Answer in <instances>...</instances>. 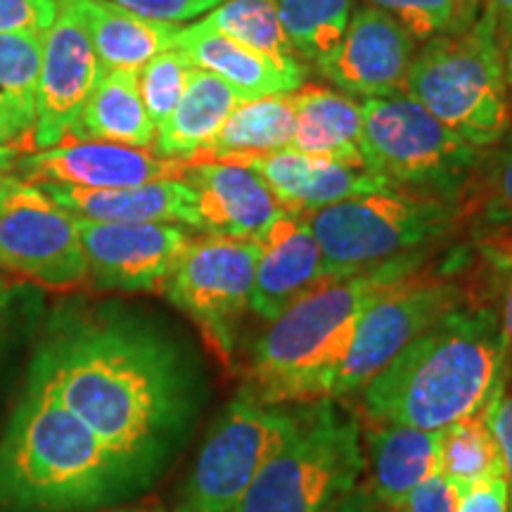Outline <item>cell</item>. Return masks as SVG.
Segmentation results:
<instances>
[{
  "label": "cell",
  "instance_id": "27",
  "mask_svg": "<svg viewBox=\"0 0 512 512\" xmlns=\"http://www.w3.org/2000/svg\"><path fill=\"white\" fill-rule=\"evenodd\" d=\"M294 131H297V110H294L292 93L242 100L223 121L221 131L188 164L228 162V159L283 152L290 147Z\"/></svg>",
  "mask_w": 512,
  "mask_h": 512
},
{
  "label": "cell",
  "instance_id": "49",
  "mask_svg": "<svg viewBox=\"0 0 512 512\" xmlns=\"http://www.w3.org/2000/svg\"><path fill=\"white\" fill-rule=\"evenodd\" d=\"M10 283H8V280H5V278H0V294H3V292H8L10 290Z\"/></svg>",
  "mask_w": 512,
  "mask_h": 512
},
{
  "label": "cell",
  "instance_id": "26",
  "mask_svg": "<svg viewBox=\"0 0 512 512\" xmlns=\"http://www.w3.org/2000/svg\"><path fill=\"white\" fill-rule=\"evenodd\" d=\"M157 128L147 114L138 88V72H105L98 86L86 100L79 119L69 128L67 143L72 140H102L131 147L155 145Z\"/></svg>",
  "mask_w": 512,
  "mask_h": 512
},
{
  "label": "cell",
  "instance_id": "20",
  "mask_svg": "<svg viewBox=\"0 0 512 512\" xmlns=\"http://www.w3.org/2000/svg\"><path fill=\"white\" fill-rule=\"evenodd\" d=\"M38 188L81 221L174 223L197 230L195 192L183 181V176L114 190H79L64 185H38Z\"/></svg>",
  "mask_w": 512,
  "mask_h": 512
},
{
  "label": "cell",
  "instance_id": "28",
  "mask_svg": "<svg viewBox=\"0 0 512 512\" xmlns=\"http://www.w3.org/2000/svg\"><path fill=\"white\" fill-rule=\"evenodd\" d=\"M43 38L38 34H0V117L17 140L36 124Z\"/></svg>",
  "mask_w": 512,
  "mask_h": 512
},
{
  "label": "cell",
  "instance_id": "1",
  "mask_svg": "<svg viewBox=\"0 0 512 512\" xmlns=\"http://www.w3.org/2000/svg\"><path fill=\"white\" fill-rule=\"evenodd\" d=\"M29 368L110 446L140 489L178 458L207 396L188 344L155 313L124 299H57Z\"/></svg>",
  "mask_w": 512,
  "mask_h": 512
},
{
  "label": "cell",
  "instance_id": "3",
  "mask_svg": "<svg viewBox=\"0 0 512 512\" xmlns=\"http://www.w3.org/2000/svg\"><path fill=\"white\" fill-rule=\"evenodd\" d=\"M138 491L110 446L29 368L0 434V512H91Z\"/></svg>",
  "mask_w": 512,
  "mask_h": 512
},
{
  "label": "cell",
  "instance_id": "45",
  "mask_svg": "<svg viewBox=\"0 0 512 512\" xmlns=\"http://www.w3.org/2000/svg\"><path fill=\"white\" fill-rule=\"evenodd\" d=\"M479 12H482V0H458V19L453 31H463L470 27L479 17Z\"/></svg>",
  "mask_w": 512,
  "mask_h": 512
},
{
  "label": "cell",
  "instance_id": "32",
  "mask_svg": "<svg viewBox=\"0 0 512 512\" xmlns=\"http://www.w3.org/2000/svg\"><path fill=\"white\" fill-rule=\"evenodd\" d=\"M192 64L178 48H169L164 53L152 57L150 62L143 64L138 72V88L140 98L152 124L162 126L171 112L181 102L185 86H188Z\"/></svg>",
  "mask_w": 512,
  "mask_h": 512
},
{
  "label": "cell",
  "instance_id": "41",
  "mask_svg": "<svg viewBox=\"0 0 512 512\" xmlns=\"http://www.w3.org/2000/svg\"><path fill=\"white\" fill-rule=\"evenodd\" d=\"M22 287L12 285L8 292L0 294V356H3L5 347H8L12 323H15L17 311L22 309Z\"/></svg>",
  "mask_w": 512,
  "mask_h": 512
},
{
  "label": "cell",
  "instance_id": "30",
  "mask_svg": "<svg viewBox=\"0 0 512 512\" xmlns=\"http://www.w3.org/2000/svg\"><path fill=\"white\" fill-rule=\"evenodd\" d=\"M202 22L285 67L304 64L292 50L290 38L280 24L275 0H223L202 17Z\"/></svg>",
  "mask_w": 512,
  "mask_h": 512
},
{
  "label": "cell",
  "instance_id": "7",
  "mask_svg": "<svg viewBox=\"0 0 512 512\" xmlns=\"http://www.w3.org/2000/svg\"><path fill=\"white\" fill-rule=\"evenodd\" d=\"M465 214L467 202L387 188L304 216L318 240L328 278H344L396 256L432 249L456 233Z\"/></svg>",
  "mask_w": 512,
  "mask_h": 512
},
{
  "label": "cell",
  "instance_id": "39",
  "mask_svg": "<svg viewBox=\"0 0 512 512\" xmlns=\"http://www.w3.org/2000/svg\"><path fill=\"white\" fill-rule=\"evenodd\" d=\"M458 512H508V482L505 470L486 477L463 491Z\"/></svg>",
  "mask_w": 512,
  "mask_h": 512
},
{
  "label": "cell",
  "instance_id": "40",
  "mask_svg": "<svg viewBox=\"0 0 512 512\" xmlns=\"http://www.w3.org/2000/svg\"><path fill=\"white\" fill-rule=\"evenodd\" d=\"M489 420L494 437L498 441L505 467V482H508V512H512V387L498 396L489 408Z\"/></svg>",
  "mask_w": 512,
  "mask_h": 512
},
{
  "label": "cell",
  "instance_id": "37",
  "mask_svg": "<svg viewBox=\"0 0 512 512\" xmlns=\"http://www.w3.org/2000/svg\"><path fill=\"white\" fill-rule=\"evenodd\" d=\"M121 8L136 12L140 17L157 19V22L183 24L190 19L207 15L221 5L223 0H112Z\"/></svg>",
  "mask_w": 512,
  "mask_h": 512
},
{
  "label": "cell",
  "instance_id": "16",
  "mask_svg": "<svg viewBox=\"0 0 512 512\" xmlns=\"http://www.w3.org/2000/svg\"><path fill=\"white\" fill-rule=\"evenodd\" d=\"M183 171V162L157 157L145 147L102 140H69L50 150L29 152L17 162L22 181L79 190L133 188L162 178H181Z\"/></svg>",
  "mask_w": 512,
  "mask_h": 512
},
{
  "label": "cell",
  "instance_id": "21",
  "mask_svg": "<svg viewBox=\"0 0 512 512\" xmlns=\"http://www.w3.org/2000/svg\"><path fill=\"white\" fill-rule=\"evenodd\" d=\"M174 48L181 50L195 67L207 69L221 81H226L242 100L294 93L306 83L304 64L285 67V64L219 34L216 29L207 27L202 19L181 29Z\"/></svg>",
  "mask_w": 512,
  "mask_h": 512
},
{
  "label": "cell",
  "instance_id": "6",
  "mask_svg": "<svg viewBox=\"0 0 512 512\" xmlns=\"http://www.w3.org/2000/svg\"><path fill=\"white\" fill-rule=\"evenodd\" d=\"M363 430L335 399L299 403L290 437L256 475L235 512H330L363 482Z\"/></svg>",
  "mask_w": 512,
  "mask_h": 512
},
{
  "label": "cell",
  "instance_id": "19",
  "mask_svg": "<svg viewBox=\"0 0 512 512\" xmlns=\"http://www.w3.org/2000/svg\"><path fill=\"white\" fill-rule=\"evenodd\" d=\"M228 162L245 164L264 178L280 207L292 214H313L349 197L392 188L366 166H349L323 157L283 150L259 157H240Z\"/></svg>",
  "mask_w": 512,
  "mask_h": 512
},
{
  "label": "cell",
  "instance_id": "47",
  "mask_svg": "<svg viewBox=\"0 0 512 512\" xmlns=\"http://www.w3.org/2000/svg\"><path fill=\"white\" fill-rule=\"evenodd\" d=\"M0 145H17V136L10 131V126L5 124L3 117H0Z\"/></svg>",
  "mask_w": 512,
  "mask_h": 512
},
{
  "label": "cell",
  "instance_id": "12",
  "mask_svg": "<svg viewBox=\"0 0 512 512\" xmlns=\"http://www.w3.org/2000/svg\"><path fill=\"white\" fill-rule=\"evenodd\" d=\"M0 268L55 290L88 283L76 219L22 178L0 190Z\"/></svg>",
  "mask_w": 512,
  "mask_h": 512
},
{
  "label": "cell",
  "instance_id": "8",
  "mask_svg": "<svg viewBox=\"0 0 512 512\" xmlns=\"http://www.w3.org/2000/svg\"><path fill=\"white\" fill-rule=\"evenodd\" d=\"M363 162L392 188L467 202L484 155L408 95L361 102Z\"/></svg>",
  "mask_w": 512,
  "mask_h": 512
},
{
  "label": "cell",
  "instance_id": "13",
  "mask_svg": "<svg viewBox=\"0 0 512 512\" xmlns=\"http://www.w3.org/2000/svg\"><path fill=\"white\" fill-rule=\"evenodd\" d=\"M81 249L88 283L95 292H162L178 256L190 242V228L174 223L81 221Z\"/></svg>",
  "mask_w": 512,
  "mask_h": 512
},
{
  "label": "cell",
  "instance_id": "4",
  "mask_svg": "<svg viewBox=\"0 0 512 512\" xmlns=\"http://www.w3.org/2000/svg\"><path fill=\"white\" fill-rule=\"evenodd\" d=\"M430 254L432 249H420L361 273L328 278L299 297L256 339L242 392L271 406L316 401L370 302L384 287L425 266Z\"/></svg>",
  "mask_w": 512,
  "mask_h": 512
},
{
  "label": "cell",
  "instance_id": "29",
  "mask_svg": "<svg viewBox=\"0 0 512 512\" xmlns=\"http://www.w3.org/2000/svg\"><path fill=\"white\" fill-rule=\"evenodd\" d=\"M434 434H437V472L460 491L505 470L501 448L491 430L489 411L453 422Z\"/></svg>",
  "mask_w": 512,
  "mask_h": 512
},
{
  "label": "cell",
  "instance_id": "2",
  "mask_svg": "<svg viewBox=\"0 0 512 512\" xmlns=\"http://www.w3.org/2000/svg\"><path fill=\"white\" fill-rule=\"evenodd\" d=\"M510 375L496 306L470 297L413 339L358 396L373 422L439 432L489 411Z\"/></svg>",
  "mask_w": 512,
  "mask_h": 512
},
{
  "label": "cell",
  "instance_id": "25",
  "mask_svg": "<svg viewBox=\"0 0 512 512\" xmlns=\"http://www.w3.org/2000/svg\"><path fill=\"white\" fill-rule=\"evenodd\" d=\"M242 98L226 81L207 69L192 67L188 86L171 117L157 126L152 152L157 157L188 164L230 117Z\"/></svg>",
  "mask_w": 512,
  "mask_h": 512
},
{
  "label": "cell",
  "instance_id": "43",
  "mask_svg": "<svg viewBox=\"0 0 512 512\" xmlns=\"http://www.w3.org/2000/svg\"><path fill=\"white\" fill-rule=\"evenodd\" d=\"M22 157L19 145H0V190L17 181V162Z\"/></svg>",
  "mask_w": 512,
  "mask_h": 512
},
{
  "label": "cell",
  "instance_id": "42",
  "mask_svg": "<svg viewBox=\"0 0 512 512\" xmlns=\"http://www.w3.org/2000/svg\"><path fill=\"white\" fill-rule=\"evenodd\" d=\"M375 508H377V498L373 494V489H370V482H361L330 512H375Z\"/></svg>",
  "mask_w": 512,
  "mask_h": 512
},
{
  "label": "cell",
  "instance_id": "9",
  "mask_svg": "<svg viewBox=\"0 0 512 512\" xmlns=\"http://www.w3.org/2000/svg\"><path fill=\"white\" fill-rule=\"evenodd\" d=\"M460 266L448 261L434 271L430 261L377 294L358 320L356 335L337 368L320 384L318 399H347L380 375L413 339L472 297Z\"/></svg>",
  "mask_w": 512,
  "mask_h": 512
},
{
  "label": "cell",
  "instance_id": "17",
  "mask_svg": "<svg viewBox=\"0 0 512 512\" xmlns=\"http://www.w3.org/2000/svg\"><path fill=\"white\" fill-rule=\"evenodd\" d=\"M259 247L249 311L266 323L328 280L318 240L304 214L285 211L254 238Z\"/></svg>",
  "mask_w": 512,
  "mask_h": 512
},
{
  "label": "cell",
  "instance_id": "10",
  "mask_svg": "<svg viewBox=\"0 0 512 512\" xmlns=\"http://www.w3.org/2000/svg\"><path fill=\"white\" fill-rule=\"evenodd\" d=\"M299 403L271 406L240 392L211 422L171 512H235L290 437Z\"/></svg>",
  "mask_w": 512,
  "mask_h": 512
},
{
  "label": "cell",
  "instance_id": "44",
  "mask_svg": "<svg viewBox=\"0 0 512 512\" xmlns=\"http://www.w3.org/2000/svg\"><path fill=\"white\" fill-rule=\"evenodd\" d=\"M482 12L494 19L498 36L512 27V0H482Z\"/></svg>",
  "mask_w": 512,
  "mask_h": 512
},
{
  "label": "cell",
  "instance_id": "48",
  "mask_svg": "<svg viewBox=\"0 0 512 512\" xmlns=\"http://www.w3.org/2000/svg\"><path fill=\"white\" fill-rule=\"evenodd\" d=\"M114 512H164L162 508H152V505H140V508H121Z\"/></svg>",
  "mask_w": 512,
  "mask_h": 512
},
{
  "label": "cell",
  "instance_id": "38",
  "mask_svg": "<svg viewBox=\"0 0 512 512\" xmlns=\"http://www.w3.org/2000/svg\"><path fill=\"white\" fill-rule=\"evenodd\" d=\"M460 501H463V491L434 472L420 486H415L399 512H458Z\"/></svg>",
  "mask_w": 512,
  "mask_h": 512
},
{
  "label": "cell",
  "instance_id": "33",
  "mask_svg": "<svg viewBox=\"0 0 512 512\" xmlns=\"http://www.w3.org/2000/svg\"><path fill=\"white\" fill-rule=\"evenodd\" d=\"M399 22L415 43L456 29L458 0H366Z\"/></svg>",
  "mask_w": 512,
  "mask_h": 512
},
{
  "label": "cell",
  "instance_id": "15",
  "mask_svg": "<svg viewBox=\"0 0 512 512\" xmlns=\"http://www.w3.org/2000/svg\"><path fill=\"white\" fill-rule=\"evenodd\" d=\"M415 41L392 17L373 5H358L339 46L316 64L332 86L356 98H389L403 93Z\"/></svg>",
  "mask_w": 512,
  "mask_h": 512
},
{
  "label": "cell",
  "instance_id": "23",
  "mask_svg": "<svg viewBox=\"0 0 512 512\" xmlns=\"http://www.w3.org/2000/svg\"><path fill=\"white\" fill-rule=\"evenodd\" d=\"M292 100L297 110V131L287 150L349 166H366L361 150V102L313 83H304L294 91Z\"/></svg>",
  "mask_w": 512,
  "mask_h": 512
},
{
  "label": "cell",
  "instance_id": "14",
  "mask_svg": "<svg viewBox=\"0 0 512 512\" xmlns=\"http://www.w3.org/2000/svg\"><path fill=\"white\" fill-rule=\"evenodd\" d=\"M102 74L81 15L72 0H60L55 24L43 38L36 124L29 136L34 152L64 143Z\"/></svg>",
  "mask_w": 512,
  "mask_h": 512
},
{
  "label": "cell",
  "instance_id": "18",
  "mask_svg": "<svg viewBox=\"0 0 512 512\" xmlns=\"http://www.w3.org/2000/svg\"><path fill=\"white\" fill-rule=\"evenodd\" d=\"M183 181L195 192L200 233L254 240L280 214H285L264 178L245 164H185Z\"/></svg>",
  "mask_w": 512,
  "mask_h": 512
},
{
  "label": "cell",
  "instance_id": "34",
  "mask_svg": "<svg viewBox=\"0 0 512 512\" xmlns=\"http://www.w3.org/2000/svg\"><path fill=\"white\" fill-rule=\"evenodd\" d=\"M479 249H482L484 264L489 268V283L496 297L494 306L512 354V238L491 235Z\"/></svg>",
  "mask_w": 512,
  "mask_h": 512
},
{
  "label": "cell",
  "instance_id": "36",
  "mask_svg": "<svg viewBox=\"0 0 512 512\" xmlns=\"http://www.w3.org/2000/svg\"><path fill=\"white\" fill-rule=\"evenodd\" d=\"M496 147L498 150L484 162L486 181L491 190L489 214L496 223H512V126Z\"/></svg>",
  "mask_w": 512,
  "mask_h": 512
},
{
  "label": "cell",
  "instance_id": "50",
  "mask_svg": "<svg viewBox=\"0 0 512 512\" xmlns=\"http://www.w3.org/2000/svg\"><path fill=\"white\" fill-rule=\"evenodd\" d=\"M375 512H399V510H392V508H384V505H380V503H377V508H375Z\"/></svg>",
  "mask_w": 512,
  "mask_h": 512
},
{
  "label": "cell",
  "instance_id": "5",
  "mask_svg": "<svg viewBox=\"0 0 512 512\" xmlns=\"http://www.w3.org/2000/svg\"><path fill=\"white\" fill-rule=\"evenodd\" d=\"M403 95L477 150L501 143L512 126V100L494 19L479 12L467 29L425 41L408 67Z\"/></svg>",
  "mask_w": 512,
  "mask_h": 512
},
{
  "label": "cell",
  "instance_id": "22",
  "mask_svg": "<svg viewBox=\"0 0 512 512\" xmlns=\"http://www.w3.org/2000/svg\"><path fill=\"white\" fill-rule=\"evenodd\" d=\"M91 36L102 72H140L152 57L174 48L181 24L157 22L112 0H72Z\"/></svg>",
  "mask_w": 512,
  "mask_h": 512
},
{
  "label": "cell",
  "instance_id": "24",
  "mask_svg": "<svg viewBox=\"0 0 512 512\" xmlns=\"http://www.w3.org/2000/svg\"><path fill=\"white\" fill-rule=\"evenodd\" d=\"M370 489L377 503L399 510L408 494L437 472V434L375 422L368 430Z\"/></svg>",
  "mask_w": 512,
  "mask_h": 512
},
{
  "label": "cell",
  "instance_id": "46",
  "mask_svg": "<svg viewBox=\"0 0 512 512\" xmlns=\"http://www.w3.org/2000/svg\"><path fill=\"white\" fill-rule=\"evenodd\" d=\"M501 48H503L505 81H508V91H510V100H512V27L501 36Z\"/></svg>",
  "mask_w": 512,
  "mask_h": 512
},
{
  "label": "cell",
  "instance_id": "35",
  "mask_svg": "<svg viewBox=\"0 0 512 512\" xmlns=\"http://www.w3.org/2000/svg\"><path fill=\"white\" fill-rule=\"evenodd\" d=\"M60 12V0H0V34L46 36Z\"/></svg>",
  "mask_w": 512,
  "mask_h": 512
},
{
  "label": "cell",
  "instance_id": "11",
  "mask_svg": "<svg viewBox=\"0 0 512 512\" xmlns=\"http://www.w3.org/2000/svg\"><path fill=\"white\" fill-rule=\"evenodd\" d=\"M259 247L254 240L200 235L178 256L162 294L197 325L211 349L230 363L252 302Z\"/></svg>",
  "mask_w": 512,
  "mask_h": 512
},
{
  "label": "cell",
  "instance_id": "31",
  "mask_svg": "<svg viewBox=\"0 0 512 512\" xmlns=\"http://www.w3.org/2000/svg\"><path fill=\"white\" fill-rule=\"evenodd\" d=\"M280 24L304 64H320L339 46L354 0H275Z\"/></svg>",
  "mask_w": 512,
  "mask_h": 512
}]
</instances>
